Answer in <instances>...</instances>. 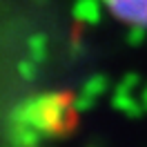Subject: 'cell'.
<instances>
[{"instance_id": "obj_1", "label": "cell", "mask_w": 147, "mask_h": 147, "mask_svg": "<svg viewBox=\"0 0 147 147\" xmlns=\"http://www.w3.org/2000/svg\"><path fill=\"white\" fill-rule=\"evenodd\" d=\"M105 11L127 27H147V0H100Z\"/></svg>"}]
</instances>
